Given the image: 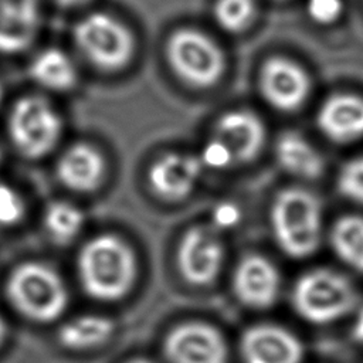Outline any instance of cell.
I'll list each match as a JSON object with an SVG mask.
<instances>
[{"label":"cell","instance_id":"6da1fadb","mask_svg":"<svg viewBox=\"0 0 363 363\" xmlns=\"http://www.w3.org/2000/svg\"><path fill=\"white\" fill-rule=\"evenodd\" d=\"M77 271L84 291L98 301L125 296L138 274L132 248L113 234H101L82 245L77 257Z\"/></svg>","mask_w":363,"mask_h":363},{"label":"cell","instance_id":"7a4b0ae2","mask_svg":"<svg viewBox=\"0 0 363 363\" xmlns=\"http://www.w3.org/2000/svg\"><path fill=\"white\" fill-rule=\"evenodd\" d=\"M4 291L14 311L37 323L58 319L68 305V289L61 275L38 261L21 262L13 268Z\"/></svg>","mask_w":363,"mask_h":363},{"label":"cell","instance_id":"3957f363","mask_svg":"<svg viewBox=\"0 0 363 363\" xmlns=\"http://www.w3.org/2000/svg\"><path fill=\"white\" fill-rule=\"evenodd\" d=\"M271 227L279 248L292 258L312 255L322 238L319 199L303 189H285L271 207Z\"/></svg>","mask_w":363,"mask_h":363},{"label":"cell","instance_id":"277c9868","mask_svg":"<svg viewBox=\"0 0 363 363\" xmlns=\"http://www.w3.org/2000/svg\"><path fill=\"white\" fill-rule=\"evenodd\" d=\"M292 303L305 320L323 325L347 315L357 303V294L343 275L330 269H313L295 282Z\"/></svg>","mask_w":363,"mask_h":363},{"label":"cell","instance_id":"5b68a950","mask_svg":"<svg viewBox=\"0 0 363 363\" xmlns=\"http://www.w3.org/2000/svg\"><path fill=\"white\" fill-rule=\"evenodd\" d=\"M61 132L60 115L41 96H24L10 111V140L24 157L40 159L47 156L57 146Z\"/></svg>","mask_w":363,"mask_h":363},{"label":"cell","instance_id":"8992f818","mask_svg":"<svg viewBox=\"0 0 363 363\" xmlns=\"http://www.w3.org/2000/svg\"><path fill=\"white\" fill-rule=\"evenodd\" d=\"M74 41L84 57L102 69H118L128 64L133 54L130 31L106 13H91L74 28Z\"/></svg>","mask_w":363,"mask_h":363},{"label":"cell","instance_id":"52a82bcc","mask_svg":"<svg viewBox=\"0 0 363 363\" xmlns=\"http://www.w3.org/2000/svg\"><path fill=\"white\" fill-rule=\"evenodd\" d=\"M166 54L174 72L196 86L213 85L224 71L221 48L210 37L193 28L173 33Z\"/></svg>","mask_w":363,"mask_h":363},{"label":"cell","instance_id":"ba28073f","mask_svg":"<svg viewBox=\"0 0 363 363\" xmlns=\"http://www.w3.org/2000/svg\"><path fill=\"white\" fill-rule=\"evenodd\" d=\"M163 347L170 363H227L228 359L223 335L214 326L199 320L173 328Z\"/></svg>","mask_w":363,"mask_h":363},{"label":"cell","instance_id":"9c48e42d","mask_svg":"<svg viewBox=\"0 0 363 363\" xmlns=\"http://www.w3.org/2000/svg\"><path fill=\"white\" fill-rule=\"evenodd\" d=\"M224 248L218 234L207 225H196L184 233L177 248V267L191 285L211 284L223 265Z\"/></svg>","mask_w":363,"mask_h":363},{"label":"cell","instance_id":"30bf717a","mask_svg":"<svg viewBox=\"0 0 363 363\" xmlns=\"http://www.w3.org/2000/svg\"><path fill=\"white\" fill-rule=\"evenodd\" d=\"M261 92L279 111H295L303 105L311 91V79L296 62L284 58H269L261 69Z\"/></svg>","mask_w":363,"mask_h":363},{"label":"cell","instance_id":"8fae6325","mask_svg":"<svg viewBox=\"0 0 363 363\" xmlns=\"http://www.w3.org/2000/svg\"><path fill=\"white\" fill-rule=\"evenodd\" d=\"M244 363H301L302 343L289 330L261 323L248 328L240 342Z\"/></svg>","mask_w":363,"mask_h":363},{"label":"cell","instance_id":"7c38bea8","mask_svg":"<svg viewBox=\"0 0 363 363\" xmlns=\"http://www.w3.org/2000/svg\"><path fill=\"white\" fill-rule=\"evenodd\" d=\"M233 291L237 299L250 308H269L279 294L278 269L262 255H245L234 269Z\"/></svg>","mask_w":363,"mask_h":363},{"label":"cell","instance_id":"4fadbf2b","mask_svg":"<svg viewBox=\"0 0 363 363\" xmlns=\"http://www.w3.org/2000/svg\"><path fill=\"white\" fill-rule=\"evenodd\" d=\"M201 166V159L196 156L167 153L150 166L147 174L150 187L162 199L182 200L193 191Z\"/></svg>","mask_w":363,"mask_h":363},{"label":"cell","instance_id":"5bb4252c","mask_svg":"<svg viewBox=\"0 0 363 363\" xmlns=\"http://www.w3.org/2000/svg\"><path fill=\"white\" fill-rule=\"evenodd\" d=\"M216 138L225 145L234 162L244 163L259 153L265 140V128L255 113L231 111L218 119Z\"/></svg>","mask_w":363,"mask_h":363},{"label":"cell","instance_id":"9a60e30c","mask_svg":"<svg viewBox=\"0 0 363 363\" xmlns=\"http://www.w3.org/2000/svg\"><path fill=\"white\" fill-rule=\"evenodd\" d=\"M318 128L328 139L347 143L363 136V98L353 94L329 96L316 116Z\"/></svg>","mask_w":363,"mask_h":363},{"label":"cell","instance_id":"2e32d148","mask_svg":"<svg viewBox=\"0 0 363 363\" xmlns=\"http://www.w3.org/2000/svg\"><path fill=\"white\" fill-rule=\"evenodd\" d=\"M38 0H0V52L28 48L38 31Z\"/></svg>","mask_w":363,"mask_h":363},{"label":"cell","instance_id":"e0dca14e","mask_svg":"<svg viewBox=\"0 0 363 363\" xmlns=\"http://www.w3.org/2000/svg\"><path fill=\"white\" fill-rule=\"evenodd\" d=\"M55 172L67 189L88 193L99 187L105 176V160L94 146L75 143L61 155Z\"/></svg>","mask_w":363,"mask_h":363},{"label":"cell","instance_id":"ac0fdd59","mask_svg":"<svg viewBox=\"0 0 363 363\" xmlns=\"http://www.w3.org/2000/svg\"><path fill=\"white\" fill-rule=\"evenodd\" d=\"M275 155L279 166L298 177L316 179L323 172V157L303 136L295 132H285L279 136Z\"/></svg>","mask_w":363,"mask_h":363},{"label":"cell","instance_id":"d6986e66","mask_svg":"<svg viewBox=\"0 0 363 363\" xmlns=\"http://www.w3.org/2000/svg\"><path fill=\"white\" fill-rule=\"evenodd\" d=\"M115 325L101 315H79L68 319L58 329L57 337L62 347L69 350H88L109 340Z\"/></svg>","mask_w":363,"mask_h":363},{"label":"cell","instance_id":"ffe728a7","mask_svg":"<svg viewBox=\"0 0 363 363\" xmlns=\"http://www.w3.org/2000/svg\"><path fill=\"white\" fill-rule=\"evenodd\" d=\"M31 78L52 91H68L77 82V69L71 58L58 48L41 51L30 64Z\"/></svg>","mask_w":363,"mask_h":363},{"label":"cell","instance_id":"44dd1931","mask_svg":"<svg viewBox=\"0 0 363 363\" xmlns=\"http://www.w3.org/2000/svg\"><path fill=\"white\" fill-rule=\"evenodd\" d=\"M330 245L346 265L363 272V217H340L330 230Z\"/></svg>","mask_w":363,"mask_h":363},{"label":"cell","instance_id":"7402d4cb","mask_svg":"<svg viewBox=\"0 0 363 363\" xmlns=\"http://www.w3.org/2000/svg\"><path fill=\"white\" fill-rule=\"evenodd\" d=\"M84 213L68 201H52L45 207L43 224L50 238L57 244L71 242L82 230Z\"/></svg>","mask_w":363,"mask_h":363},{"label":"cell","instance_id":"603a6c76","mask_svg":"<svg viewBox=\"0 0 363 363\" xmlns=\"http://www.w3.org/2000/svg\"><path fill=\"white\" fill-rule=\"evenodd\" d=\"M252 0H217L214 4V17L220 27L230 33L244 30L254 17Z\"/></svg>","mask_w":363,"mask_h":363},{"label":"cell","instance_id":"cb8c5ba5","mask_svg":"<svg viewBox=\"0 0 363 363\" xmlns=\"http://www.w3.org/2000/svg\"><path fill=\"white\" fill-rule=\"evenodd\" d=\"M337 190L343 197L363 204V156L349 160L340 169Z\"/></svg>","mask_w":363,"mask_h":363},{"label":"cell","instance_id":"d4e9b609","mask_svg":"<svg viewBox=\"0 0 363 363\" xmlns=\"http://www.w3.org/2000/svg\"><path fill=\"white\" fill-rule=\"evenodd\" d=\"M24 214L26 204L21 194L7 183H0V225L13 227L23 220Z\"/></svg>","mask_w":363,"mask_h":363},{"label":"cell","instance_id":"484cf974","mask_svg":"<svg viewBox=\"0 0 363 363\" xmlns=\"http://www.w3.org/2000/svg\"><path fill=\"white\" fill-rule=\"evenodd\" d=\"M343 10L342 0H308V13L316 23L330 24Z\"/></svg>","mask_w":363,"mask_h":363},{"label":"cell","instance_id":"4316f807","mask_svg":"<svg viewBox=\"0 0 363 363\" xmlns=\"http://www.w3.org/2000/svg\"><path fill=\"white\" fill-rule=\"evenodd\" d=\"M201 162L211 167H225L231 164L234 160L225 145L214 136L203 149Z\"/></svg>","mask_w":363,"mask_h":363},{"label":"cell","instance_id":"83f0119b","mask_svg":"<svg viewBox=\"0 0 363 363\" xmlns=\"http://www.w3.org/2000/svg\"><path fill=\"white\" fill-rule=\"evenodd\" d=\"M7 335H9V328H7V323H6L4 318L0 315V347L4 345Z\"/></svg>","mask_w":363,"mask_h":363},{"label":"cell","instance_id":"f1b7e54d","mask_svg":"<svg viewBox=\"0 0 363 363\" xmlns=\"http://www.w3.org/2000/svg\"><path fill=\"white\" fill-rule=\"evenodd\" d=\"M60 6H64V7H77V6H81L84 3H86L88 0H55Z\"/></svg>","mask_w":363,"mask_h":363},{"label":"cell","instance_id":"f546056e","mask_svg":"<svg viewBox=\"0 0 363 363\" xmlns=\"http://www.w3.org/2000/svg\"><path fill=\"white\" fill-rule=\"evenodd\" d=\"M354 332L357 333V336L363 337V315L360 316V319H359V323H357V326H356Z\"/></svg>","mask_w":363,"mask_h":363},{"label":"cell","instance_id":"4dcf8cb0","mask_svg":"<svg viewBox=\"0 0 363 363\" xmlns=\"http://www.w3.org/2000/svg\"><path fill=\"white\" fill-rule=\"evenodd\" d=\"M129 363H152V362L145 360V359H136V360H132V362H129Z\"/></svg>","mask_w":363,"mask_h":363},{"label":"cell","instance_id":"1f68e13d","mask_svg":"<svg viewBox=\"0 0 363 363\" xmlns=\"http://www.w3.org/2000/svg\"><path fill=\"white\" fill-rule=\"evenodd\" d=\"M3 98V86H1V82H0V101Z\"/></svg>","mask_w":363,"mask_h":363},{"label":"cell","instance_id":"d6a6232c","mask_svg":"<svg viewBox=\"0 0 363 363\" xmlns=\"http://www.w3.org/2000/svg\"><path fill=\"white\" fill-rule=\"evenodd\" d=\"M0 162H1V150H0Z\"/></svg>","mask_w":363,"mask_h":363}]
</instances>
